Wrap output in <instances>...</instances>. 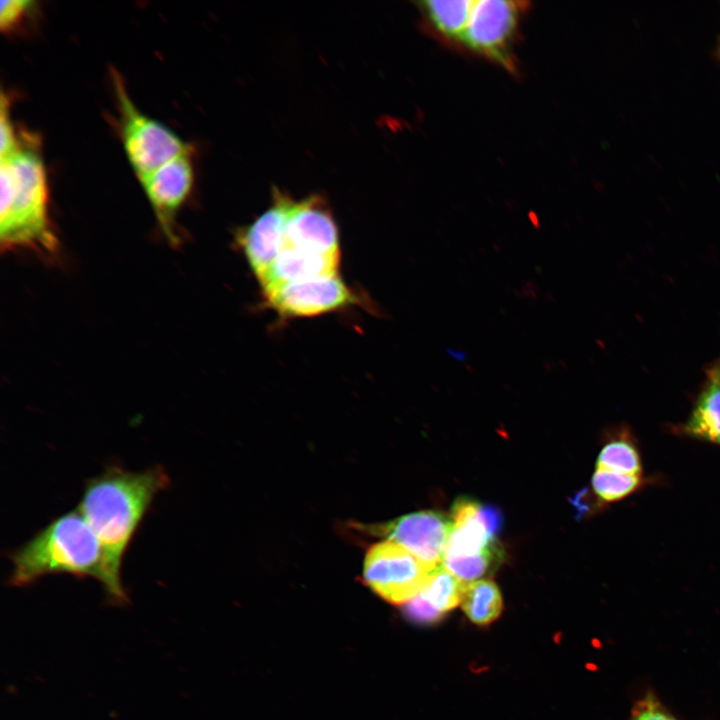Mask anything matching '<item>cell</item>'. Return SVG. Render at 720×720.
<instances>
[{"instance_id": "6da1fadb", "label": "cell", "mask_w": 720, "mask_h": 720, "mask_svg": "<svg viewBox=\"0 0 720 720\" xmlns=\"http://www.w3.org/2000/svg\"><path fill=\"white\" fill-rule=\"evenodd\" d=\"M169 483L167 472L159 465L141 472L112 465L86 482L77 509L100 543L101 584L111 605L129 602L121 580L124 554L155 496Z\"/></svg>"}, {"instance_id": "7a4b0ae2", "label": "cell", "mask_w": 720, "mask_h": 720, "mask_svg": "<svg viewBox=\"0 0 720 720\" xmlns=\"http://www.w3.org/2000/svg\"><path fill=\"white\" fill-rule=\"evenodd\" d=\"M0 245L51 257L58 239L49 214L48 179L39 142L22 132L19 145L0 158Z\"/></svg>"}, {"instance_id": "3957f363", "label": "cell", "mask_w": 720, "mask_h": 720, "mask_svg": "<svg viewBox=\"0 0 720 720\" xmlns=\"http://www.w3.org/2000/svg\"><path fill=\"white\" fill-rule=\"evenodd\" d=\"M8 584L23 587L50 574L103 580L100 543L81 512L76 509L53 519L24 545L12 551Z\"/></svg>"}, {"instance_id": "277c9868", "label": "cell", "mask_w": 720, "mask_h": 720, "mask_svg": "<svg viewBox=\"0 0 720 720\" xmlns=\"http://www.w3.org/2000/svg\"><path fill=\"white\" fill-rule=\"evenodd\" d=\"M113 83L123 148L139 181L191 150L173 130L137 108L116 72H113Z\"/></svg>"}, {"instance_id": "5b68a950", "label": "cell", "mask_w": 720, "mask_h": 720, "mask_svg": "<svg viewBox=\"0 0 720 720\" xmlns=\"http://www.w3.org/2000/svg\"><path fill=\"white\" fill-rule=\"evenodd\" d=\"M401 545L387 540L369 548L364 559L363 579L380 597L405 604L426 586L436 568Z\"/></svg>"}, {"instance_id": "8992f818", "label": "cell", "mask_w": 720, "mask_h": 720, "mask_svg": "<svg viewBox=\"0 0 720 720\" xmlns=\"http://www.w3.org/2000/svg\"><path fill=\"white\" fill-rule=\"evenodd\" d=\"M264 298L283 318L318 316L362 303L360 295L338 275L288 283Z\"/></svg>"}, {"instance_id": "52a82bcc", "label": "cell", "mask_w": 720, "mask_h": 720, "mask_svg": "<svg viewBox=\"0 0 720 720\" xmlns=\"http://www.w3.org/2000/svg\"><path fill=\"white\" fill-rule=\"evenodd\" d=\"M162 233L171 245L180 242L177 216L191 193L194 167L191 150L172 159L140 181Z\"/></svg>"}, {"instance_id": "ba28073f", "label": "cell", "mask_w": 720, "mask_h": 720, "mask_svg": "<svg viewBox=\"0 0 720 720\" xmlns=\"http://www.w3.org/2000/svg\"><path fill=\"white\" fill-rule=\"evenodd\" d=\"M453 522L442 513L414 512L384 524L369 526L373 534L385 536L421 560L442 564Z\"/></svg>"}, {"instance_id": "9c48e42d", "label": "cell", "mask_w": 720, "mask_h": 720, "mask_svg": "<svg viewBox=\"0 0 720 720\" xmlns=\"http://www.w3.org/2000/svg\"><path fill=\"white\" fill-rule=\"evenodd\" d=\"M520 11L521 3L518 1H474L461 41L479 53L505 62Z\"/></svg>"}, {"instance_id": "30bf717a", "label": "cell", "mask_w": 720, "mask_h": 720, "mask_svg": "<svg viewBox=\"0 0 720 720\" xmlns=\"http://www.w3.org/2000/svg\"><path fill=\"white\" fill-rule=\"evenodd\" d=\"M282 248L340 254L337 225L321 197L311 195L292 201L285 222Z\"/></svg>"}, {"instance_id": "8fae6325", "label": "cell", "mask_w": 720, "mask_h": 720, "mask_svg": "<svg viewBox=\"0 0 720 720\" xmlns=\"http://www.w3.org/2000/svg\"><path fill=\"white\" fill-rule=\"evenodd\" d=\"M292 201L290 196L275 188L271 205L255 221L236 232L235 240L258 281L282 249Z\"/></svg>"}, {"instance_id": "7c38bea8", "label": "cell", "mask_w": 720, "mask_h": 720, "mask_svg": "<svg viewBox=\"0 0 720 720\" xmlns=\"http://www.w3.org/2000/svg\"><path fill=\"white\" fill-rule=\"evenodd\" d=\"M339 264L340 254L282 248L259 283L266 296L288 283L336 276Z\"/></svg>"}, {"instance_id": "4fadbf2b", "label": "cell", "mask_w": 720, "mask_h": 720, "mask_svg": "<svg viewBox=\"0 0 720 720\" xmlns=\"http://www.w3.org/2000/svg\"><path fill=\"white\" fill-rule=\"evenodd\" d=\"M684 432L693 438L720 445V382L710 380L700 393Z\"/></svg>"}, {"instance_id": "5bb4252c", "label": "cell", "mask_w": 720, "mask_h": 720, "mask_svg": "<svg viewBox=\"0 0 720 720\" xmlns=\"http://www.w3.org/2000/svg\"><path fill=\"white\" fill-rule=\"evenodd\" d=\"M420 4L431 25L439 33L448 39L461 41L474 1L429 0Z\"/></svg>"}, {"instance_id": "9a60e30c", "label": "cell", "mask_w": 720, "mask_h": 720, "mask_svg": "<svg viewBox=\"0 0 720 720\" xmlns=\"http://www.w3.org/2000/svg\"><path fill=\"white\" fill-rule=\"evenodd\" d=\"M461 606L475 624L486 625L496 620L503 609V600L497 585L488 579L466 585Z\"/></svg>"}, {"instance_id": "2e32d148", "label": "cell", "mask_w": 720, "mask_h": 720, "mask_svg": "<svg viewBox=\"0 0 720 720\" xmlns=\"http://www.w3.org/2000/svg\"><path fill=\"white\" fill-rule=\"evenodd\" d=\"M466 585L442 563L419 594L444 614L461 603Z\"/></svg>"}, {"instance_id": "e0dca14e", "label": "cell", "mask_w": 720, "mask_h": 720, "mask_svg": "<svg viewBox=\"0 0 720 720\" xmlns=\"http://www.w3.org/2000/svg\"><path fill=\"white\" fill-rule=\"evenodd\" d=\"M596 467L631 475L642 473L640 454L632 441L625 437L611 440L603 446Z\"/></svg>"}, {"instance_id": "ac0fdd59", "label": "cell", "mask_w": 720, "mask_h": 720, "mask_svg": "<svg viewBox=\"0 0 720 720\" xmlns=\"http://www.w3.org/2000/svg\"><path fill=\"white\" fill-rule=\"evenodd\" d=\"M642 482L641 475L625 474L597 467L592 477L594 492L605 502L624 499L638 490Z\"/></svg>"}, {"instance_id": "d6986e66", "label": "cell", "mask_w": 720, "mask_h": 720, "mask_svg": "<svg viewBox=\"0 0 720 720\" xmlns=\"http://www.w3.org/2000/svg\"><path fill=\"white\" fill-rule=\"evenodd\" d=\"M501 559L497 546L481 554L463 558H445L444 566L464 582L476 580L496 567Z\"/></svg>"}, {"instance_id": "ffe728a7", "label": "cell", "mask_w": 720, "mask_h": 720, "mask_svg": "<svg viewBox=\"0 0 720 720\" xmlns=\"http://www.w3.org/2000/svg\"><path fill=\"white\" fill-rule=\"evenodd\" d=\"M36 2L26 0H5L1 2L0 27L2 32L11 33L20 28L36 10Z\"/></svg>"}, {"instance_id": "44dd1931", "label": "cell", "mask_w": 720, "mask_h": 720, "mask_svg": "<svg viewBox=\"0 0 720 720\" xmlns=\"http://www.w3.org/2000/svg\"><path fill=\"white\" fill-rule=\"evenodd\" d=\"M631 720H677L658 699L648 694L638 700L632 709Z\"/></svg>"}, {"instance_id": "7402d4cb", "label": "cell", "mask_w": 720, "mask_h": 720, "mask_svg": "<svg viewBox=\"0 0 720 720\" xmlns=\"http://www.w3.org/2000/svg\"><path fill=\"white\" fill-rule=\"evenodd\" d=\"M403 605L406 616L417 623H434L443 615V613L435 609L421 594H418Z\"/></svg>"}, {"instance_id": "603a6c76", "label": "cell", "mask_w": 720, "mask_h": 720, "mask_svg": "<svg viewBox=\"0 0 720 720\" xmlns=\"http://www.w3.org/2000/svg\"><path fill=\"white\" fill-rule=\"evenodd\" d=\"M480 513L487 530L495 537L502 523L500 512L492 506H481Z\"/></svg>"}, {"instance_id": "cb8c5ba5", "label": "cell", "mask_w": 720, "mask_h": 720, "mask_svg": "<svg viewBox=\"0 0 720 720\" xmlns=\"http://www.w3.org/2000/svg\"><path fill=\"white\" fill-rule=\"evenodd\" d=\"M711 377L715 378L717 381L720 382V361L717 364V366L713 369Z\"/></svg>"}]
</instances>
